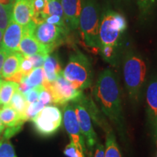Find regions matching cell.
I'll return each instance as SVG.
<instances>
[{
	"label": "cell",
	"mask_w": 157,
	"mask_h": 157,
	"mask_svg": "<svg viewBox=\"0 0 157 157\" xmlns=\"http://www.w3.org/2000/svg\"><path fill=\"white\" fill-rule=\"evenodd\" d=\"M75 109L76 117H77L80 129L85 140V143L90 152L93 151L94 146L98 143V136L94 131L92 125L91 117L88 113L87 110L80 101L73 102Z\"/></svg>",
	"instance_id": "obj_9"
},
{
	"label": "cell",
	"mask_w": 157,
	"mask_h": 157,
	"mask_svg": "<svg viewBox=\"0 0 157 157\" xmlns=\"http://www.w3.org/2000/svg\"><path fill=\"white\" fill-rule=\"evenodd\" d=\"M12 1H13V2H14V0H12Z\"/></svg>",
	"instance_id": "obj_43"
},
{
	"label": "cell",
	"mask_w": 157,
	"mask_h": 157,
	"mask_svg": "<svg viewBox=\"0 0 157 157\" xmlns=\"http://www.w3.org/2000/svg\"><path fill=\"white\" fill-rule=\"evenodd\" d=\"M28 105L29 104L25 100L24 95L19 89H17L11 98L10 105L21 115V117L25 121H26L25 119V112Z\"/></svg>",
	"instance_id": "obj_20"
},
{
	"label": "cell",
	"mask_w": 157,
	"mask_h": 157,
	"mask_svg": "<svg viewBox=\"0 0 157 157\" xmlns=\"http://www.w3.org/2000/svg\"><path fill=\"white\" fill-rule=\"evenodd\" d=\"M44 1H45V2H48V1H49V0H44Z\"/></svg>",
	"instance_id": "obj_42"
},
{
	"label": "cell",
	"mask_w": 157,
	"mask_h": 157,
	"mask_svg": "<svg viewBox=\"0 0 157 157\" xmlns=\"http://www.w3.org/2000/svg\"><path fill=\"white\" fill-rule=\"evenodd\" d=\"M94 97L104 114L124 134V121L119 84L115 74L109 68L103 70L98 76L94 87Z\"/></svg>",
	"instance_id": "obj_1"
},
{
	"label": "cell",
	"mask_w": 157,
	"mask_h": 157,
	"mask_svg": "<svg viewBox=\"0 0 157 157\" xmlns=\"http://www.w3.org/2000/svg\"><path fill=\"white\" fill-rule=\"evenodd\" d=\"M147 113L154 137H157V76L151 80L146 91Z\"/></svg>",
	"instance_id": "obj_13"
},
{
	"label": "cell",
	"mask_w": 157,
	"mask_h": 157,
	"mask_svg": "<svg viewBox=\"0 0 157 157\" xmlns=\"http://www.w3.org/2000/svg\"><path fill=\"white\" fill-rule=\"evenodd\" d=\"M27 81L31 87L42 85L44 81V71L43 67L34 68L27 75Z\"/></svg>",
	"instance_id": "obj_23"
},
{
	"label": "cell",
	"mask_w": 157,
	"mask_h": 157,
	"mask_svg": "<svg viewBox=\"0 0 157 157\" xmlns=\"http://www.w3.org/2000/svg\"><path fill=\"white\" fill-rule=\"evenodd\" d=\"M33 69H34V66L30 59L27 56H23V58L20 66V71L23 74V76H27Z\"/></svg>",
	"instance_id": "obj_33"
},
{
	"label": "cell",
	"mask_w": 157,
	"mask_h": 157,
	"mask_svg": "<svg viewBox=\"0 0 157 157\" xmlns=\"http://www.w3.org/2000/svg\"><path fill=\"white\" fill-rule=\"evenodd\" d=\"M23 31V26L15 22L11 17L7 28L4 31L0 47L10 52L18 51Z\"/></svg>",
	"instance_id": "obj_11"
},
{
	"label": "cell",
	"mask_w": 157,
	"mask_h": 157,
	"mask_svg": "<svg viewBox=\"0 0 157 157\" xmlns=\"http://www.w3.org/2000/svg\"><path fill=\"white\" fill-rule=\"evenodd\" d=\"M22 128V126H16V127H7L4 132V138L6 140H8L13 136L19 132L21 129Z\"/></svg>",
	"instance_id": "obj_36"
},
{
	"label": "cell",
	"mask_w": 157,
	"mask_h": 157,
	"mask_svg": "<svg viewBox=\"0 0 157 157\" xmlns=\"http://www.w3.org/2000/svg\"><path fill=\"white\" fill-rule=\"evenodd\" d=\"M45 105L41 101H36L34 103L29 104L25 112V121L31 120L40 112Z\"/></svg>",
	"instance_id": "obj_25"
},
{
	"label": "cell",
	"mask_w": 157,
	"mask_h": 157,
	"mask_svg": "<svg viewBox=\"0 0 157 157\" xmlns=\"http://www.w3.org/2000/svg\"><path fill=\"white\" fill-rule=\"evenodd\" d=\"M121 33L116 29L113 22V11L105 13L100 22L99 39L101 46L111 45L117 47Z\"/></svg>",
	"instance_id": "obj_10"
},
{
	"label": "cell",
	"mask_w": 157,
	"mask_h": 157,
	"mask_svg": "<svg viewBox=\"0 0 157 157\" xmlns=\"http://www.w3.org/2000/svg\"><path fill=\"white\" fill-rule=\"evenodd\" d=\"M44 21H46L47 23L58 25V26L63 27V28H68L64 17L59 16V15H50V16L45 17Z\"/></svg>",
	"instance_id": "obj_32"
},
{
	"label": "cell",
	"mask_w": 157,
	"mask_h": 157,
	"mask_svg": "<svg viewBox=\"0 0 157 157\" xmlns=\"http://www.w3.org/2000/svg\"><path fill=\"white\" fill-rule=\"evenodd\" d=\"M50 15H59L65 18L60 0H49L47 2L44 8L41 13V17L44 21L45 17Z\"/></svg>",
	"instance_id": "obj_21"
},
{
	"label": "cell",
	"mask_w": 157,
	"mask_h": 157,
	"mask_svg": "<svg viewBox=\"0 0 157 157\" xmlns=\"http://www.w3.org/2000/svg\"><path fill=\"white\" fill-rule=\"evenodd\" d=\"M105 157H121V152L118 146L116 137L112 130L107 132L106 141H105Z\"/></svg>",
	"instance_id": "obj_22"
},
{
	"label": "cell",
	"mask_w": 157,
	"mask_h": 157,
	"mask_svg": "<svg viewBox=\"0 0 157 157\" xmlns=\"http://www.w3.org/2000/svg\"><path fill=\"white\" fill-rule=\"evenodd\" d=\"M23 58V55L19 51L9 52L6 57L2 69V78L7 80L16 74L20 70V66Z\"/></svg>",
	"instance_id": "obj_16"
},
{
	"label": "cell",
	"mask_w": 157,
	"mask_h": 157,
	"mask_svg": "<svg viewBox=\"0 0 157 157\" xmlns=\"http://www.w3.org/2000/svg\"><path fill=\"white\" fill-rule=\"evenodd\" d=\"M95 157H105V151L103 144L100 143H97L95 145Z\"/></svg>",
	"instance_id": "obj_38"
},
{
	"label": "cell",
	"mask_w": 157,
	"mask_h": 157,
	"mask_svg": "<svg viewBox=\"0 0 157 157\" xmlns=\"http://www.w3.org/2000/svg\"><path fill=\"white\" fill-rule=\"evenodd\" d=\"M64 154L67 157H85V154L81 148L71 141L64 149Z\"/></svg>",
	"instance_id": "obj_28"
},
{
	"label": "cell",
	"mask_w": 157,
	"mask_h": 157,
	"mask_svg": "<svg viewBox=\"0 0 157 157\" xmlns=\"http://www.w3.org/2000/svg\"><path fill=\"white\" fill-rule=\"evenodd\" d=\"M113 22L114 26L121 34L126 30L127 29V21L125 17L121 15L120 13L113 12Z\"/></svg>",
	"instance_id": "obj_31"
},
{
	"label": "cell",
	"mask_w": 157,
	"mask_h": 157,
	"mask_svg": "<svg viewBox=\"0 0 157 157\" xmlns=\"http://www.w3.org/2000/svg\"><path fill=\"white\" fill-rule=\"evenodd\" d=\"M115 48L116 47L111 46V45H103L101 47L100 51L101 54L105 61L113 63L115 60Z\"/></svg>",
	"instance_id": "obj_29"
},
{
	"label": "cell",
	"mask_w": 157,
	"mask_h": 157,
	"mask_svg": "<svg viewBox=\"0 0 157 157\" xmlns=\"http://www.w3.org/2000/svg\"><path fill=\"white\" fill-rule=\"evenodd\" d=\"M46 56H43V55L40 54H35L33 56H27L30 59V60L32 63L33 66L34 68H39V67H43L44 65L45 58H46Z\"/></svg>",
	"instance_id": "obj_35"
},
{
	"label": "cell",
	"mask_w": 157,
	"mask_h": 157,
	"mask_svg": "<svg viewBox=\"0 0 157 157\" xmlns=\"http://www.w3.org/2000/svg\"><path fill=\"white\" fill-rule=\"evenodd\" d=\"M156 157H157V154H156Z\"/></svg>",
	"instance_id": "obj_44"
},
{
	"label": "cell",
	"mask_w": 157,
	"mask_h": 157,
	"mask_svg": "<svg viewBox=\"0 0 157 157\" xmlns=\"http://www.w3.org/2000/svg\"><path fill=\"white\" fill-rule=\"evenodd\" d=\"M43 88H44V86L42 84V85L36 86V87H32L26 93L24 94L25 100H26L28 104L34 103V102L39 101V93L42 91Z\"/></svg>",
	"instance_id": "obj_30"
},
{
	"label": "cell",
	"mask_w": 157,
	"mask_h": 157,
	"mask_svg": "<svg viewBox=\"0 0 157 157\" xmlns=\"http://www.w3.org/2000/svg\"><path fill=\"white\" fill-rule=\"evenodd\" d=\"M36 132L43 136L55 134L63 121L60 110L54 105H46L32 119Z\"/></svg>",
	"instance_id": "obj_7"
},
{
	"label": "cell",
	"mask_w": 157,
	"mask_h": 157,
	"mask_svg": "<svg viewBox=\"0 0 157 157\" xmlns=\"http://www.w3.org/2000/svg\"><path fill=\"white\" fill-rule=\"evenodd\" d=\"M3 33L4 31L2 30H1L0 29V44H1V42H2V36H3Z\"/></svg>",
	"instance_id": "obj_40"
},
{
	"label": "cell",
	"mask_w": 157,
	"mask_h": 157,
	"mask_svg": "<svg viewBox=\"0 0 157 157\" xmlns=\"http://www.w3.org/2000/svg\"><path fill=\"white\" fill-rule=\"evenodd\" d=\"M70 29L58 26L43 21L34 23L31 34L39 43L44 45L52 52L55 48L68 40Z\"/></svg>",
	"instance_id": "obj_5"
},
{
	"label": "cell",
	"mask_w": 157,
	"mask_h": 157,
	"mask_svg": "<svg viewBox=\"0 0 157 157\" xmlns=\"http://www.w3.org/2000/svg\"><path fill=\"white\" fill-rule=\"evenodd\" d=\"M42 85L51 93L52 101L57 105H64L69 102L78 101L84 95L82 90L76 89L64 77L63 71L54 82L50 83L44 81Z\"/></svg>",
	"instance_id": "obj_6"
},
{
	"label": "cell",
	"mask_w": 157,
	"mask_h": 157,
	"mask_svg": "<svg viewBox=\"0 0 157 157\" xmlns=\"http://www.w3.org/2000/svg\"><path fill=\"white\" fill-rule=\"evenodd\" d=\"M146 72V62L140 56L133 52L127 54L124 60V78L129 99L135 104L140 100Z\"/></svg>",
	"instance_id": "obj_2"
},
{
	"label": "cell",
	"mask_w": 157,
	"mask_h": 157,
	"mask_svg": "<svg viewBox=\"0 0 157 157\" xmlns=\"http://www.w3.org/2000/svg\"><path fill=\"white\" fill-rule=\"evenodd\" d=\"M9 52H8L7 50H6L4 48L0 47V78H2L1 73H2V69L4 62H5L6 57H7Z\"/></svg>",
	"instance_id": "obj_37"
},
{
	"label": "cell",
	"mask_w": 157,
	"mask_h": 157,
	"mask_svg": "<svg viewBox=\"0 0 157 157\" xmlns=\"http://www.w3.org/2000/svg\"><path fill=\"white\" fill-rule=\"evenodd\" d=\"M4 129H5V126H4V124L2 122V120L1 119H0V135H1L2 133L3 132Z\"/></svg>",
	"instance_id": "obj_39"
},
{
	"label": "cell",
	"mask_w": 157,
	"mask_h": 157,
	"mask_svg": "<svg viewBox=\"0 0 157 157\" xmlns=\"http://www.w3.org/2000/svg\"><path fill=\"white\" fill-rule=\"evenodd\" d=\"M157 0H137L139 10L143 16L148 15L156 5Z\"/></svg>",
	"instance_id": "obj_26"
},
{
	"label": "cell",
	"mask_w": 157,
	"mask_h": 157,
	"mask_svg": "<svg viewBox=\"0 0 157 157\" xmlns=\"http://www.w3.org/2000/svg\"><path fill=\"white\" fill-rule=\"evenodd\" d=\"M63 120L65 129L68 135H69L71 141H72L78 148H81L84 154H87L85 140L80 129L75 109L72 103L71 104L67 103L65 105Z\"/></svg>",
	"instance_id": "obj_8"
},
{
	"label": "cell",
	"mask_w": 157,
	"mask_h": 157,
	"mask_svg": "<svg viewBox=\"0 0 157 157\" xmlns=\"http://www.w3.org/2000/svg\"><path fill=\"white\" fill-rule=\"evenodd\" d=\"M39 101L42 102L45 106H46V105H49L50 104L53 103V101H52V95H51L50 92H49L47 89H45L44 87L43 88L42 91L39 93Z\"/></svg>",
	"instance_id": "obj_34"
},
{
	"label": "cell",
	"mask_w": 157,
	"mask_h": 157,
	"mask_svg": "<svg viewBox=\"0 0 157 157\" xmlns=\"http://www.w3.org/2000/svg\"><path fill=\"white\" fill-rule=\"evenodd\" d=\"M12 7L5 6L0 2V29L3 31L7 28L12 15Z\"/></svg>",
	"instance_id": "obj_24"
},
{
	"label": "cell",
	"mask_w": 157,
	"mask_h": 157,
	"mask_svg": "<svg viewBox=\"0 0 157 157\" xmlns=\"http://www.w3.org/2000/svg\"><path fill=\"white\" fill-rule=\"evenodd\" d=\"M19 84L16 82L6 80L2 82L1 90H0V106L9 105L11 98L15 90L18 89Z\"/></svg>",
	"instance_id": "obj_19"
},
{
	"label": "cell",
	"mask_w": 157,
	"mask_h": 157,
	"mask_svg": "<svg viewBox=\"0 0 157 157\" xmlns=\"http://www.w3.org/2000/svg\"><path fill=\"white\" fill-rule=\"evenodd\" d=\"M43 68L44 71V81L50 83L54 82L62 71L58 58L50 54L45 58Z\"/></svg>",
	"instance_id": "obj_18"
},
{
	"label": "cell",
	"mask_w": 157,
	"mask_h": 157,
	"mask_svg": "<svg viewBox=\"0 0 157 157\" xmlns=\"http://www.w3.org/2000/svg\"><path fill=\"white\" fill-rule=\"evenodd\" d=\"M34 1L14 0L12 7V18L23 27L28 25L34 16Z\"/></svg>",
	"instance_id": "obj_12"
},
{
	"label": "cell",
	"mask_w": 157,
	"mask_h": 157,
	"mask_svg": "<svg viewBox=\"0 0 157 157\" xmlns=\"http://www.w3.org/2000/svg\"><path fill=\"white\" fill-rule=\"evenodd\" d=\"M0 119L5 127L23 126L25 121L10 105H5L0 109Z\"/></svg>",
	"instance_id": "obj_17"
},
{
	"label": "cell",
	"mask_w": 157,
	"mask_h": 157,
	"mask_svg": "<svg viewBox=\"0 0 157 157\" xmlns=\"http://www.w3.org/2000/svg\"><path fill=\"white\" fill-rule=\"evenodd\" d=\"M83 0H60L65 21L70 30L78 28L79 16Z\"/></svg>",
	"instance_id": "obj_15"
},
{
	"label": "cell",
	"mask_w": 157,
	"mask_h": 157,
	"mask_svg": "<svg viewBox=\"0 0 157 157\" xmlns=\"http://www.w3.org/2000/svg\"><path fill=\"white\" fill-rule=\"evenodd\" d=\"M18 51L24 56H30L35 54H40L47 56L50 53V50L44 45L39 43L32 36L30 31L25 28H24Z\"/></svg>",
	"instance_id": "obj_14"
},
{
	"label": "cell",
	"mask_w": 157,
	"mask_h": 157,
	"mask_svg": "<svg viewBox=\"0 0 157 157\" xmlns=\"http://www.w3.org/2000/svg\"><path fill=\"white\" fill-rule=\"evenodd\" d=\"M2 82H3V80L0 78V90H1V87H2Z\"/></svg>",
	"instance_id": "obj_41"
},
{
	"label": "cell",
	"mask_w": 157,
	"mask_h": 157,
	"mask_svg": "<svg viewBox=\"0 0 157 157\" xmlns=\"http://www.w3.org/2000/svg\"><path fill=\"white\" fill-rule=\"evenodd\" d=\"M0 157H17L13 145L6 139L0 141Z\"/></svg>",
	"instance_id": "obj_27"
},
{
	"label": "cell",
	"mask_w": 157,
	"mask_h": 157,
	"mask_svg": "<svg viewBox=\"0 0 157 157\" xmlns=\"http://www.w3.org/2000/svg\"><path fill=\"white\" fill-rule=\"evenodd\" d=\"M78 27L86 46L96 51L100 50L101 47L99 39L100 15L95 0L82 1Z\"/></svg>",
	"instance_id": "obj_3"
},
{
	"label": "cell",
	"mask_w": 157,
	"mask_h": 157,
	"mask_svg": "<svg viewBox=\"0 0 157 157\" xmlns=\"http://www.w3.org/2000/svg\"><path fill=\"white\" fill-rule=\"evenodd\" d=\"M63 75L76 89L82 90L90 87L93 82V74L89 58L76 49L70 56Z\"/></svg>",
	"instance_id": "obj_4"
}]
</instances>
